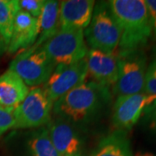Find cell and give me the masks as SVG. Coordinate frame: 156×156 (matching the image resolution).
I'll list each match as a JSON object with an SVG mask.
<instances>
[{"instance_id": "e0dca14e", "label": "cell", "mask_w": 156, "mask_h": 156, "mask_svg": "<svg viewBox=\"0 0 156 156\" xmlns=\"http://www.w3.org/2000/svg\"><path fill=\"white\" fill-rule=\"evenodd\" d=\"M26 156H60L56 150L47 128L30 133L25 143Z\"/></svg>"}, {"instance_id": "ac0fdd59", "label": "cell", "mask_w": 156, "mask_h": 156, "mask_svg": "<svg viewBox=\"0 0 156 156\" xmlns=\"http://www.w3.org/2000/svg\"><path fill=\"white\" fill-rule=\"evenodd\" d=\"M19 11L18 0H0V35L6 47L11 41L15 18Z\"/></svg>"}, {"instance_id": "cb8c5ba5", "label": "cell", "mask_w": 156, "mask_h": 156, "mask_svg": "<svg viewBox=\"0 0 156 156\" xmlns=\"http://www.w3.org/2000/svg\"><path fill=\"white\" fill-rule=\"evenodd\" d=\"M134 156H156L155 154H152L150 152H146V151H139L135 154Z\"/></svg>"}, {"instance_id": "30bf717a", "label": "cell", "mask_w": 156, "mask_h": 156, "mask_svg": "<svg viewBox=\"0 0 156 156\" xmlns=\"http://www.w3.org/2000/svg\"><path fill=\"white\" fill-rule=\"evenodd\" d=\"M46 128L59 155L82 156L83 142L73 124L57 117Z\"/></svg>"}, {"instance_id": "d4e9b609", "label": "cell", "mask_w": 156, "mask_h": 156, "mask_svg": "<svg viewBox=\"0 0 156 156\" xmlns=\"http://www.w3.org/2000/svg\"><path fill=\"white\" fill-rule=\"evenodd\" d=\"M6 45L5 44V42H4V40L2 38V37H1V35H0V50H2V48H4V47H5Z\"/></svg>"}, {"instance_id": "7402d4cb", "label": "cell", "mask_w": 156, "mask_h": 156, "mask_svg": "<svg viewBox=\"0 0 156 156\" xmlns=\"http://www.w3.org/2000/svg\"><path fill=\"white\" fill-rule=\"evenodd\" d=\"M150 21L152 36L156 39V0H145Z\"/></svg>"}, {"instance_id": "277c9868", "label": "cell", "mask_w": 156, "mask_h": 156, "mask_svg": "<svg viewBox=\"0 0 156 156\" xmlns=\"http://www.w3.org/2000/svg\"><path fill=\"white\" fill-rule=\"evenodd\" d=\"M56 68V64L46 53L43 45H33L18 53L10 64L27 86L37 87L45 83Z\"/></svg>"}, {"instance_id": "3957f363", "label": "cell", "mask_w": 156, "mask_h": 156, "mask_svg": "<svg viewBox=\"0 0 156 156\" xmlns=\"http://www.w3.org/2000/svg\"><path fill=\"white\" fill-rule=\"evenodd\" d=\"M121 29L112 14L108 2L95 4L84 37L90 49L115 53L121 40Z\"/></svg>"}, {"instance_id": "2e32d148", "label": "cell", "mask_w": 156, "mask_h": 156, "mask_svg": "<svg viewBox=\"0 0 156 156\" xmlns=\"http://www.w3.org/2000/svg\"><path fill=\"white\" fill-rule=\"evenodd\" d=\"M39 36L36 46H41L53 37L60 30L59 26V2L55 0L45 1L44 9L38 17Z\"/></svg>"}, {"instance_id": "484cf974", "label": "cell", "mask_w": 156, "mask_h": 156, "mask_svg": "<svg viewBox=\"0 0 156 156\" xmlns=\"http://www.w3.org/2000/svg\"><path fill=\"white\" fill-rule=\"evenodd\" d=\"M155 52H156V50H155Z\"/></svg>"}, {"instance_id": "9a60e30c", "label": "cell", "mask_w": 156, "mask_h": 156, "mask_svg": "<svg viewBox=\"0 0 156 156\" xmlns=\"http://www.w3.org/2000/svg\"><path fill=\"white\" fill-rule=\"evenodd\" d=\"M92 156H134L127 132L115 130L103 137Z\"/></svg>"}, {"instance_id": "6da1fadb", "label": "cell", "mask_w": 156, "mask_h": 156, "mask_svg": "<svg viewBox=\"0 0 156 156\" xmlns=\"http://www.w3.org/2000/svg\"><path fill=\"white\" fill-rule=\"evenodd\" d=\"M110 99L108 87L95 81L85 82L56 101L52 111L71 124H85L98 116Z\"/></svg>"}, {"instance_id": "d6986e66", "label": "cell", "mask_w": 156, "mask_h": 156, "mask_svg": "<svg viewBox=\"0 0 156 156\" xmlns=\"http://www.w3.org/2000/svg\"><path fill=\"white\" fill-rule=\"evenodd\" d=\"M44 0H19L18 6L20 11L38 18L44 9Z\"/></svg>"}, {"instance_id": "52a82bcc", "label": "cell", "mask_w": 156, "mask_h": 156, "mask_svg": "<svg viewBox=\"0 0 156 156\" xmlns=\"http://www.w3.org/2000/svg\"><path fill=\"white\" fill-rule=\"evenodd\" d=\"M53 104L43 88H33L13 111L15 128H40L49 123Z\"/></svg>"}, {"instance_id": "9c48e42d", "label": "cell", "mask_w": 156, "mask_h": 156, "mask_svg": "<svg viewBox=\"0 0 156 156\" xmlns=\"http://www.w3.org/2000/svg\"><path fill=\"white\" fill-rule=\"evenodd\" d=\"M155 100L156 96L144 92L117 96L112 112V122L116 130H130L138 122L146 108Z\"/></svg>"}, {"instance_id": "44dd1931", "label": "cell", "mask_w": 156, "mask_h": 156, "mask_svg": "<svg viewBox=\"0 0 156 156\" xmlns=\"http://www.w3.org/2000/svg\"><path fill=\"white\" fill-rule=\"evenodd\" d=\"M13 111L14 109L0 107V136L11 128H15L16 121Z\"/></svg>"}, {"instance_id": "4fadbf2b", "label": "cell", "mask_w": 156, "mask_h": 156, "mask_svg": "<svg viewBox=\"0 0 156 156\" xmlns=\"http://www.w3.org/2000/svg\"><path fill=\"white\" fill-rule=\"evenodd\" d=\"M39 36V19L23 11L17 12L11 41L7 46L10 53L25 50L35 44Z\"/></svg>"}, {"instance_id": "5bb4252c", "label": "cell", "mask_w": 156, "mask_h": 156, "mask_svg": "<svg viewBox=\"0 0 156 156\" xmlns=\"http://www.w3.org/2000/svg\"><path fill=\"white\" fill-rule=\"evenodd\" d=\"M29 92L28 86L11 69L0 76V107L15 109Z\"/></svg>"}, {"instance_id": "7a4b0ae2", "label": "cell", "mask_w": 156, "mask_h": 156, "mask_svg": "<svg viewBox=\"0 0 156 156\" xmlns=\"http://www.w3.org/2000/svg\"><path fill=\"white\" fill-rule=\"evenodd\" d=\"M108 3L122 32L119 52L142 50L152 37L145 0H111Z\"/></svg>"}, {"instance_id": "ffe728a7", "label": "cell", "mask_w": 156, "mask_h": 156, "mask_svg": "<svg viewBox=\"0 0 156 156\" xmlns=\"http://www.w3.org/2000/svg\"><path fill=\"white\" fill-rule=\"evenodd\" d=\"M143 91L147 95L156 96V59L147 66Z\"/></svg>"}, {"instance_id": "7c38bea8", "label": "cell", "mask_w": 156, "mask_h": 156, "mask_svg": "<svg viewBox=\"0 0 156 156\" xmlns=\"http://www.w3.org/2000/svg\"><path fill=\"white\" fill-rule=\"evenodd\" d=\"M88 75L94 81L106 87L114 86L118 75V60L115 53H106L89 49L85 57Z\"/></svg>"}, {"instance_id": "8fae6325", "label": "cell", "mask_w": 156, "mask_h": 156, "mask_svg": "<svg viewBox=\"0 0 156 156\" xmlns=\"http://www.w3.org/2000/svg\"><path fill=\"white\" fill-rule=\"evenodd\" d=\"M95 1L65 0L59 2L60 30H83L91 21Z\"/></svg>"}, {"instance_id": "ba28073f", "label": "cell", "mask_w": 156, "mask_h": 156, "mask_svg": "<svg viewBox=\"0 0 156 156\" xmlns=\"http://www.w3.org/2000/svg\"><path fill=\"white\" fill-rule=\"evenodd\" d=\"M87 76L88 67L85 58L69 65H56L43 89L50 100L55 102L70 90L85 83Z\"/></svg>"}, {"instance_id": "8992f818", "label": "cell", "mask_w": 156, "mask_h": 156, "mask_svg": "<svg viewBox=\"0 0 156 156\" xmlns=\"http://www.w3.org/2000/svg\"><path fill=\"white\" fill-rule=\"evenodd\" d=\"M43 47L56 66L81 61L89 50L83 30H59Z\"/></svg>"}, {"instance_id": "603a6c76", "label": "cell", "mask_w": 156, "mask_h": 156, "mask_svg": "<svg viewBox=\"0 0 156 156\" xmlns=\"http://www.w3.org/2000/svg\"><path fill=\"white\" fill-rule=\"evenodd\" d=\"M143 114L147 117L151 129L156 132V100L146 108Z\"/></svg>"}, {"instance_id": "5b68a950", "label": "cell", "mask_w": 156, "mask_h": 156, "mask_svg": "<svg viewBox=\"0 0 156 156\" xmlns=\"http://www.w3.org/2000/svg\"><path fill=\"white\" fill-rule=\"evenodd\" d=\"M118 75L113 92L117 96L141 93L144 89L147 56L142 50L118 52Z\"/></svg>"}]
</instances>
